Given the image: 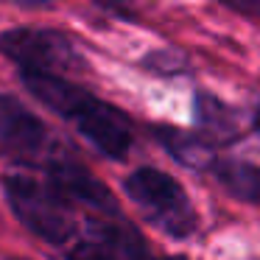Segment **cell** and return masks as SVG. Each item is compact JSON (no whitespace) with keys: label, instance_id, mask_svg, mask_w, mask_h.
<instances>
[{"label":"cell","instance_id":"obj_1","mask_svg":"<svg viewBox=\"0 0 260 260\" xmlns=\"http://www.w3.org/2000/svg\"><path fill=\"white\" fill-rule=\"evenodd\" d=\"M25 90L62 120H68L98 154L109 159H126L135 146V129L123 109L92 95L81 84L56 76H25L20 73Z\"/></svg>","mask_w":260,"mask_h":260},{"label":"cell","instance_id":"obj_2","mask_svg":"<svg viewBox=\"0 0 260 260\" xmlns=\"http://www.w3.org/2000/svg\"><path fill=\"white\" fill-rule=\"evenodd\" d=\"M0 185L17 221L37 238L53 246H64L76 235L73 202L53 182L37 179L31 174H9Z\"/></svg>","mask_w":260,"mask_h":260},{"label":"cell","instance_id":"obj_3","mask_svg":"<svg viewBox=\"0 0 260 260\" xmlns=\"http://www.w3.org/2000/svg\"><path fill=\"white\" fill-rule=\"evenodd\" d=\"M123 193L154 230L174 241H185L199 230V213L187 190L165 171L151 165L135 168L123 179Z\"/></svg>","mask_w":260,"mask_h":260},{"label":"cell","instance_id":"obj_4","mask_svg":"<svg viewBox=\"0 0 260 260\" xmlns=\"http://www.w3.org/2000/svg\"><path fill=\"white\" fill-rule=\"evenodd\" d=\"M0 53L9 56L25 76L68 79L87 68L84 53L73 37L53 28H12L0 34Z\"/></svg>","mask_w":260,"mask_h":260},{"label":"cell","instance_id":"obj_5","mask_svg":"<svg viewBox=\"0 0 260 260\" xmlns=\"http://www.w3.org/2000/svg\"><path fill=\"white\" fill-rule=\"evenodd\" d=\"M68 148L14 95H0V159L45 174Z\"/></svg>","mask_w":260,"mask_h":260},{"label":"cell","instance_id":"obj_6","mask_svg":"<svg viewBox=\"0 0 260 260\" xmlns=\"http://www.w3.org/2000/svg\"><path fill=\"white\" fill-rule=\"evenodd\" d=\"M193 132L215 151L230 148L243 137L241 112L210 90H196L193 92Z\"/></svg>","mask_w":260,"mask_h":260},{"label":"cell","instance_id":"obj_7","mask_svg":"<svg viewBox=\"0 0 260 260\" xmlns=\"http://www.w3.org/2000/svg\"><path fill=\"white\" fill-rule=\"evenodd\" d=\"M207 174L213 176L215 185L230 199L252 204V207H260V165L257 162L218 154Z\"/></svg>","mask_w":260,"mask_h":260},{"label":"cell","instance_id":"obj_8","mask_svg":"<svg viewBox=\"0 0 260 260\" xmlns=\"http://www.w3.org/2000/svg\"><path fill=\"white\" fill-rule=\"evenodd\" d=\"M151 137L179 165H185V168H190V171H202V174H207L210 165L215 162V157L221 154V151H215L213 146H207L196 132H185V129H179V126L157 123V126H151Z\"/></svg>","mask_w":260,"mask_h":260},{"label":"cell","instance_id":"obj_9","mask_svg":"<svg viewBox=\"0 0 260 260\" xmlns=\"http://www.w3.org/2000/svg\"><path fill=\"white\" fill-rule=\"evenodd\" d=\"M143 70H148L154 76H162V79H176V76L190 73V64H187V59L179 51L159 48V51H151L143 59Z\"/></svg>","mask_w":260,"mask_h":260},{"label":"cell","instance_id":"obj_10","mask_svg":"<svg viewBox=\"0 0 260 260\" xmlns=\"http://www.w3.org/2000/svg\"><path fill=\"white\" fill-rule=\"evenodd\" d=\"M68 260H118L109 249H104L95 241H81L68 252Z\"/></svg>","mask_w":260,"mask_h":260},{"label":"cell","instance_id":"obj_11","mask_svg":"<svg viewBox=\"0 0 260 260\" xmlns=\"http://www.w3.org/2000/svg\"><path fill=\"white\" fill-rule=\"evenodd\" d=\"M224 6L238 14H246V17H252L260 25V0H226Z\"/></svg>","mask_w":260,"mask_h":260},{"label":"cell","instance_id":"obj_12","mask_svg":"<svg viewBox=\"0 0 260 260\" xmlns=\"http://www.w3.org/2000/svg\"><path fill=\"white\" fill-rule=\"evenodd\" d=\"M146 260H187L185 254H159V257H154V254H148Z\"/></svg>","mask_w":260,"mask_h":260},{"label":"cell","instance_id":"obj_13","mask_svg":"<svg viewBox=\"0 0 260 260\" xmlns=\"http://www.w3.org/2000/svg\"><path fill=\"white\" fill-rule=\"evenodd\" d=\"M252 129L260 135V104H257V109H254V115H252Z\"/></svg>","mask_w":260,"mask_h":260},{"label":"cell","instance_id":"obj_14","mask_svg":"<svg viewBox=\"0 0 260 260\" xmlns=\"http://www.w3.org/2000/svg\"><path fill=\"white\" fill-rule=\"evenodd\" d=\"M12 260H20V257H12Z\"/></svg>","mask_w":260,"mask_h":260}]
</instances>
